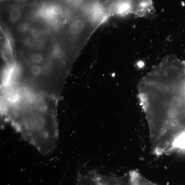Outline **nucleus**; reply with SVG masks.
I'll list each match as a JSON object with an SVG mask.
<instances>
[{
  "instance_id": "5",
  "label": "nucleus",
  "mask_w": 185,
  "mask_h": 185,
  "mask_svg": "<svg viewBox=\"0 0 185 185\" xmlns=\"http://www.w3.org/2000/svg\"><path fill=\"white\" fill-rule=\"evenodd\" d=\"M29 69L30 74L35 78L39 77L43 73V69L40 65L33 64Z\"/></svg>"
},
{
  "instance_id": "2",
  "label": "nucleus",
  "mask_w": 185,
  "mask_h": 185,
  "mask_svg": "<svg viewBox=\"0 0 185 185\" xmlns=\"http://www.w3.org/2000/svg\"><path fill=\"white\" fill-rule=\"evenodd\" d=\"M23 6L19 4L10 5L8 9L9 20L13 24L19 23L23 17Z\"/></svg>"
},
{
  "instance_id": "1",
  "label": "nucleus",
  "mask_w": 185,
  "mask_h": 185,
  "mask_svg": "<svg viewBox=\"0 0 185 185\" xmlns=\"http://www.w3.org/2000/svg\"><path fill=\"white\" fill-rule=\"evenodd\" d=\"M2 116L24 139L44 155L53 151L59 138L56 101L17 97L2 102Z\"/></svg>"
},
{
  "instance_id": "3",
  "label": "nucleus",
  "mask_w": 185,
  "mask_h": 185,
  "mask_svg": "<svg viewBox=\"0 0 185 185\" xmlns=\"http://www.w3.org/2000/svg\"><path fill=\"white\" fill-rule=\"evenodd\" d=\"M30 25L28 22L21 21L15 26V31L19 34H25L29 30Z\"/></svg>"
},
{
  "instance_id": "4",
  "label": "nucleus",
  "mask_w": 185,
  "mask_h": 185,
  "mask_svg": "<svg viewBox=\"0 0 185 185\" xmlns=\"http://www.w3.org/2000/svg\"><path fill=\"white\" fill-rule=\"evenodd\" d=\"M29 59L33 64L40 65L44 61V57L40 53H33L31 54Z\"/></svg>"
}]
</instances>
